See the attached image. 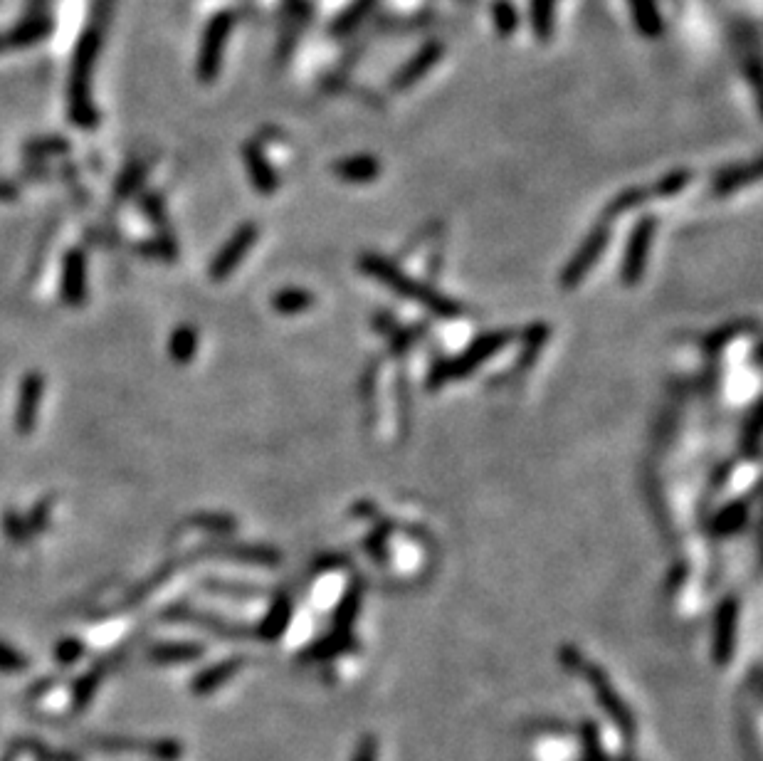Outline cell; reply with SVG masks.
Returning a JSON list of instances; mask_svg holds the SVG:
<instances>
[{"label": "cell", "mask_w": 763, "mask_h": 761, "mask_svg": "<svg viewBox=\"0 0 763 761\" xmlns=\"http://www.w3.org/2000/svg\"><path fill=\"white\" fill-rule=\"evenodd\" d=\"M640 201H643V191H628V193H623V196H620L618 201H615L613 206H610L608 218H613V215H620V213L630 211V208L638 206Z\"/></svg>", "instance_id": "obj_24"}, {"label": "cell", "mask_w": 763, "mask_h": 761, "mask_svg": "<svg viewBox=\"0 0 763 761\" xmlns=\"http://www.w3.org/2000/svg\"><path fill=\"white\" fill-rule=\"evenodd\" d=\"M605 245H608V230H605V225H601L598 230H593L591 238H588L586 243H583V248L573 255L571 265L563 270V287H576L578 282L583 280V275L596 265V260L601 257Z\"/></svg>", "instance_id": "obj_7"}, {"label": "cell", "mask_w": 763, "mask_h": 761, "mask_svg": "<svg viewBox=\"0 0 763 761\" xmlns=\"http://www.w3.org/2000/svg\"><path fill=\"white\" fill-rule=\"evenodd\" d=\"M746 178L744 169H734V171H724L717 181V193H729L734 191L736 186H741Z\"/></svg>", "instance_id": "obj_26"}, {"label": "cell", "mask_w": 763, "mask_h": 761, "mask_svg": "<svg viewBox=\"0 0 763 761\" xmlns=\"http://www.w3.org/2000/svg\"><path fill=\"white\" fill-rule=\"evenodd\" d=\"M198 351V332L193 327H178L168 341V354L176 364H191Z\"/></svg>", "instance_id": "obj_11"}, {"label": "cell", "mask_w": 763, "mask_h": 761, "mask_svg": "<svg viewBox=\"0 0 763 761\" xmlns=\"http://www.w3.org/2000/svg\"><path fill=\"white\" fill-rule=\"evenodd\" d=\"M3 532H5V537H8L10 542H15V544H28L30 539H33V534H30V527H28V522H25V517H20L18 512H13V509H8V512L3 514Z\"/></svg>", "instance_id": "obj_16"}, {"label": "cell", "mask_w": 763, "mask_h": 761, "mask_svg": "<svg viewBox=\"0 0 763 761\" xmlns=\"http://www.w3.org/2000/svg\"><path fill=\"white\" fill-rule=\"evenodd\" d=\"M361 270L368 272V275L378 277L383 285H388L391 290H396L398 295L410 297V299H415V302L425 304V307L433 309V312L440 314V317H452V314L460 312V304H455L452 299L442 297L440 292L430 290V287L415 285V280L405 277L403 272L398 270L396 265H393V262H386L383 257H376V255L361 257Z\"/></svg>", "instance_id": "obj_1"}, {"label": "cell", "mask_w": 763, "mask_h": 761, "mask_svg": "<svg viewBox=\"0 0 763 761\" xmlns=\"http://www.w3.org/2000/svg\"><path fill=\"white\" fill-rule=\"evenodd\" d=\"M630 5H633V18L640 33L647 35V38H655V35L662 33V18L655 0H630Z\"/></svg>", "instance_id": "obj_12"}, {"label": "cell", "mask_w": 763, "mask_h": 761, "mask_svg": "<svg viewBox=\"0 0 763 761\" xmlns=\"http://www.w3.org/2000/svg\"><path fill=\"white\" fill-rule=\"evenodd\" d=\"M509 341V334L499 332V334H487V337L477 339V344L472 346L467 354H462L460 359H455L452 364H445V366H438V369L433 371V379H430V386H438V383L447 381V379H455V376H465L470 374L472 369H475L477 364H482L484 359H487L489 354H494V351L502 349L504 344Z\"/></svg>", "instance_id": "obj_2"}, {"label": "cell", "mask_w": 763, "mask_h": 761, "mask_svg": "<svg viewBox=\"0 0 763 761\" xmlns=\"http://www.w3.org/2000/svg\"><path fill=\"white\" fill-rule=\"evenodd\" d=\"M272 307H275L280 314H299L304 312V309L312 307V295L304 290H294V287H289V290L277 292L275 299H272Z\"/></svg>", "instance_id": "obj_14"}, {"label": "cell", "mask_w": 763, "mask_h": 761, "mask_svg": "<svg viewBox=\"0 0 763 761\" xmlns=\"http://www.w3.org/2000/svg\"><path fill=\"white\" fill-rule=\"evenodd\" d=\"M141 181H144V169H141V166H131V169L126 171L124 176H121L119 188H117V196L119 198L131 196V193H134L136 188L141 186Z\"/></svg>", "instance_id": "obj_22"}, {"label": "cell", "mask_w": 763, "mask_h": 761, "mask_svg": "<svg viewBox=\"0 0 763 761\" xmlns=\"http://www.w3.org/2000/svg\"><path fill=\"white\" fill-rule=\"evenodd\" d=\"M687 181H689V171H675V173H670L667 178H662L660 188H657V191H660L662 196H672V193H677L680 188L687 186Z\"/></svg>", "instance_id": "obj_23"}, {"label": "cell", "mask_w": 763, "mask_h": 761, "mask_svg": "<svg viewBox=\"0 0 763 761\" xmlns=\"http://www.w3.org/2000/svg\"><path fill=\"white\" fill-rule=\"evenodd\" d=\"M25 151L33 156H45V154H62L67 151V141L65 139H40V141H30L25 146Z\"/></svg>", "instance_id": "obj_21"}, {"label": "cell", "mask_w": 763, "mask_h": 761, "mask_svg": "<svg viewBox=\"0 0 763 761\" xmlns=\"http://www.w3.org/2000/svg\"><path fill=\"white\" fill-rule=\"evenodd\" d=\"M52 507H55V500H52V497H42L40 502H35V505L30 507L28 517H25V522H28L30 527V534L45 532L47 524H50Z\"/></svg>", "instance_id": "obj_17"}, {"label": "cell", "mask_w": 763, "mask_h": 761, "mask_svg": "<svg viewBox=\"0 0 763 761\" xmlns=\"http://www.w3.org/2000/svg\"><path fill=\"white\" fill-rule=\"evenodd\" d=\"M42 393H45V379L38 371L28 374L20 383L18 406H15V430L20 435H30L38 425V413L42 406Z\"/></svg>", "instance_id": "obj_4"}, {"label": "cell", "mask_w": 763, "mask_h": 761, "mask_svg": "<svg viewBox=\"0 0 763 761\" xmlns=\"http://www.w3.org/2000/svg\"><path fill=\"white\" fill-rule=\"evenodd\" d=\"M494 23H497L499 35H512L517 30V10L509 0H497L494 3Z\"/></svg>", "instance_id": "obj_18"}, {"label": "cell", "mask_w": 763, "mask_h": 761, "mask_svg": "<svg viewBox=\"0 0 763 761\" xmlns=\"http://www.w3.org/2000/svg\"><path fill=\"white\" fill-rule=\"evenodd\" d=\"M139 250L144 255H154V257H163V260H176L178 255V245L176 238H173L168 230H161L154 240H146V243L139 245Z\"/></svg>", "instance_id": "obj_15"}, {"label": "cell", "mask_w": 763, "mask_h": 761, "mask_svg": "<svg viewBox=\"0 0 763 761\" xmlns=\"http://www.w3.org/2000/svg\"><path fill=\"white\" fill-rule=\"evenodd\" d=\"M193 524L208 529V532H233L235 529V519L225 517V514H198L193 517Z\"/></svg>", "instance_id": "obj_19"}, {"label": "cell", "mask_w": 763, "mask_h": 761, "mask_svg": "<svg viewBox=\"0 0 763 761\" xmlns=\"http://www.w3.org/2000/svg\"><path fill=\"white\" fill-rule=\"evenodd\" d=\"M440 52H442V47L435 45V43L428 45V47H423V50H420V55L413 60V65H408L401 72V75H398L396 85L398 87H408V85H413L415 80H420V77H423L425 72H428L430 67H433V62L438 60Z\"/></svg>", "instance_id": "obj_13"}, {"label": "cell", "mask_w": 763, "mask_h": 761, "mask_svg": "<svg viewBox=\"0 0 763 761\" xmlns=\"http://www.w3.org/2000/svg\"><path fill=\"white\" fill-rule=\"evenodd\" d=\"M15 196H18V186H13L10 181H0V201H10Z\"/></svg>", "instance_id": "obj_27"}, {"label": "cell", "mask_w": 763, "mask_h": 761, "mask_svg": "<svg viewBox=\"0 0 763 761\" xmlns=\"http://www.w3.org/2000/svg\"><path fill=\"white\" fill-rule=\"evenodd\" d=\"M245 164H247V173H250L252 183L260 193L270 196V193L277 191V176L272 171V166L267 164V159L262 156V151L257 146H245Z\"/></svg>", "instance_id": "obj_10"}, {"label": "cell", "mask_w": 763, "mask_h": 761, "mask_svg": "<svg viewBox=\"0 0 763 761\" xmlns=\"http://www.w3.org/2000/svg\"><path fill=\"white\" fill-rule=\"evenodd\" d=\"M334 173L344 178V181L368 183L373 181V178H378V173H381V164H378V159H373V156L361 154V156H351V159L336 161Z\"/></svg>", "instance_id": "obj_9"}, {"label": "cell", "mask_w": 763, "mask_h": 761, "mask_svg": "<svg viewBox=\"0 0 763 761\" xmlns=\"http://www.w3.org/2000/svg\"><path fill=\"white\" fill-rule=\"evenodd\" d=\"M257 240V225L255 223H242L238 230L233 233V238L220 248V253L215 255V260L210 262V277L213 280H225V277L233 275L242 262V257L250 253V248Z\"/></svg>", "instance_id": "obj_3"}, {"label": "cell", "mask_w": 763, "mask_h": 761, "mask_svg": "<svg viewBox=\"0 0 763 761\" xmlns=\"http://www.w3.org/2000/svg\"><path fill=\"white\" fill-rule=\"evenodd\" d=\"M652 235H655V218L647 215L638 223V228L633 230V238H630L628 253L623 260V282L625 285H638V280L645 272V260L650 253Z\"/></svg>", "instance_id": "obj_5"}, {"label": "cell", "mask_w": 763, "mask_h": 761, "mask_svg": "<svg viewBox=\"0 0 763 761\" xmlns=\"http://www.w3.org/2000/svg\"><path fill=\"white\" fill-rule=\"evenodd\" d=\"M230 28H233V15H220V18H215V23L210 25L208 38H205V45H203V52H201V77L203 80H213L215 72H218L220 50H223V40L228 38Z\"/></svg>", "instance_id": "obj_8"}, {"label": "cell", "mask_w": 763, "mask_h": 761, "mask_svg": "<svg viewBox=\"0 0 763 761\" xmlns=\"http://www.w3.org/2000/svg\"><path fill=\"white\" fill-rule=\"evenodd\" d=\"M62 299L67 307H82L87 302V257L77 248L62 262Z\"/></svg>", "instance_id": "obj_6"}, {"label": "cell", "mask_w": 763, "mask_h": 761, "mask_svg": "<svg viewBox=\"0 0 763 761\" xmlns=\"http://www.w3.org/2000/svg\"><path fill=\"white\" fill-rule=\"evenodd\" d=\"M746 522V505H731L717 519V532H736Z\"/></svg>", "instance_id": "obj_20"}, {"label": "cell", "mask_w": 763, "mask_h": 761, "mask_svg": "<svg viewBox=\"0 0 763 761\" xmlns=\"http://www.w3.org/2000/svg\"><path fill=\"white\" fill-rule=\"evenodd\" d=\"M141 208H144V213L149 215L151 220H154L156 225H166V213H163V203L161 198L156 196V193H151V196L144 198V203H141Z\"/></svg>", "instance_id": "obj_25"}]
</instances>
